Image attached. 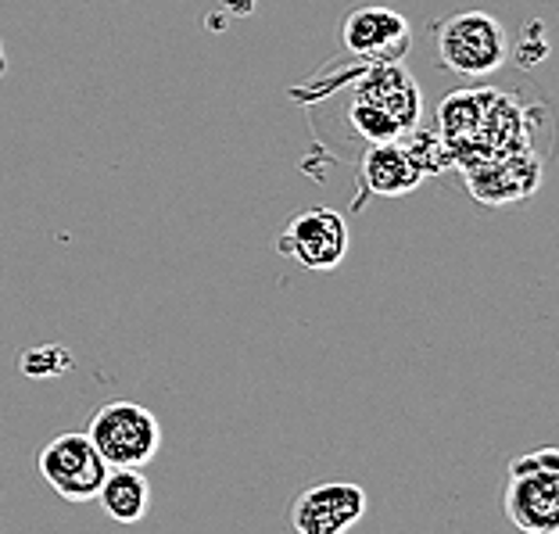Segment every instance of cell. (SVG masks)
Wrapping results in <instances>:
<instances>
[{
    "mask_svg": "<svg viewBox=\"0 0 559 534\" xmlns=\"http://www.w3.org/2000/svg\"><path fill=\"white\" fill-rule=\"evenodd\" d=\"M502 513L524 534H559V449L516 455L506 470Z\"/></svg>",
    "mask_w": 559,
    "mask_h": 534,
    "instance_id": "obj_2",
    "label": "cell"
},
{
    "mask_svg": "<svg viewBox=\"0 0 559 534\" xmlns=\"http://www.w3.org/2000/svg\"><path fill=\"white\" fill-rule=\"evenodd\" d=\"M97 499L116 524H140L151 510V480L133 466H111L100 480Z\"/></svg>",
    "mask_w": 559,
    "mask_h": 534,
    "instance_id": "obj_12",
    "label": "cell"
},
{
    "mask_svg": "<svg viewBox=\"0 0 559 534\" xmlns=\"http://www.w3.org/2000/svg\"><path fill=\"white\" fill-rule=\"evenodd\" d=\"M466 173V187L480 205H516V201H527L535 190L542 187V158L531 147L524 151H510V155L488 158L480 165H469Z\"/></svg>",
    "mask_w": 559,
    "mask_h": 534,
    "instance_id": "obj_9",
    "label": "cell"
},
{
    "mask_svg": "<svg viewBox=\"0 0 559 534\" xmlns=\"http://www.w3.org/2000/svg\"><path fill=\"white\" fill-rule=\"evenodd\" d=\"M341 40L362 66H399L413 47V29L395 8H355L341 25Z\"/></svg>",
    "mask_w": 559,
    "mask_h": 534,
    "instance_id": "obj_7",
    "label": "cell"
},
{
    "mask_svg": "<svg viewBox=\"0 0 559 534\" xmlns=\"http://www.w3.org/2000/svg\"><path fill=\"white\" fill-rule=\"evenodd\" d=\"M399 144H402V151L409 155V162L419 169V176H438V173H444L452 165V155H449V144L441 140V133H419L416 126L413 130H405L402 137H399Z\"/></svg>",
    "mask_w": 559,
    "mask_h": 534,
    "instance_id": "obj_13",
    "label": "cell"
},
{
    "mask_svg": "<svg viewBox=\"0 0 559 534\" xmlns=\"http://www.w3.org/2000/svg\"><path fill=\"white\" fill-rule=\"evenodd\" d=\"M438 122L452 165L460 169L531 147V111L513 94H502L495 86L449 94L438 108Z\"/></svg>",
    "mask_w": 559,
    "mask_h": 534,
    "instance_id": "obj_1",
    "label": "cell"
},
{
    "mask_svg": "<svg viewBox=\"0 0 559 534\" xmlns=\"http://www.w3.org/2000/svg\"><path fill=\"white\" fill-rule=\"evenodd\" d=\"M362 485L355 480H320L305 488L290 506V524L298 534H348L366 517Z\"/></svg>",
    "mask_w": 559,
    "mask_h": 534,
    "instance_id": "obj_8",
    "label": "cell"
},
{
    "mask_svg": "<svg viewBox=\"0 0 559 534\" xmlns=\"http://www.w3.org/2000/svg\"><path fill=\"white\" fill-rule=\"evenodd\" d=\"M86 438L94 441L100 460L111 466L144 470L162 449V424L158 416L130 399H116L91 416Z\"/></svg>",
    "mask_w": 559,
    "mask_h": 534,
    "instance_id": "obj_4",
    "label": "cell"
},
{
    "mask_svg": "<svg viewBox=\"0 0 559 534\" xmlns=\"http://www.w3.org/2000/svg\"><path fill=\"white\" fill-rule=\"evenodd\" d=\"M355 100H362V105H370L377 111H384V116L399 126V130H413L419 122V108H424V100H419V86L405 66H366L359 72V80L352 86Z\"/></svg>",
    "mask_w": 559,
    "mask_h": 534,
    "instance_id": "obj_10",
    "label": "cell"
},
{
    "mask_svg": "<svg viewBox=\"0 0 559 534\" xmlns=\"http://www.w3.org/2000/svg\"><path fill=\"white\" fill-rule=\"evenodd\" d=\"M348 122L355 126V133L366 137L370 144H391V140H399V137H402V130L384 116V111H377V108H370V105H362V100H352Z\"/></svg>",
    "mask_w": 559,
    "mask_h": 534,
    "instance_id": "obj_14",
    "label": "cell"
},
{
    "mask_svg": "<svg viewBox=\"0 0 559 534\" xmlns=\"http://www.w3.org/2000/svg\"><path fill=\"white\" fill-rule=\"evenodd\" d=\"M19 366H22L25 377H61L72 366V355L66 348H58V345H44V348L22 352Z\"/></svg>",
    "mask_w": 559,
    "mask_h": 534,
    "instance_id": "obj_15",
    "label": "cell"
},
{
    "mask_svg": "<svg viewBox=\"0 0 559 534\" xmlns=\"http://www.w3.org/2000/svg\"><path fill=\"white\" fill-rule=\"evenodd\" d=\"M8 72V50H4V40H0V75Z\"/></svg>",
    "mask_w": 559,
    "mask_h": 534,
    "instance_id": "obj_16",
    "label": "cell"
},
{
    "mask_svg": "<svg viewBox=\"0 0 559 534\" xmlns=\"http://www.w3.org/2000/svg\"><path fill=\"white\" fill-rule=\"evenodd\" d=\"M362 183L370 194L380 198H402V194H413V190L424 183V176L409 162V155L402 151L399 140L391 144H370L362 155Z\"/></svg>",
    "mask_w": 559,
    "mask_h": 534,
    "instance_id": "obj_11",
    "label": "cell"
},
{
    "mask_svg": "<svg viewBox=\"0 0 559 534\" xmlns=\"http://www.w3.org/2000/svg\"><path fill=\"white\" fill-rule=\"evenodd\" d=\"M348 223L337 209L316 205L298 212L295 219L284 226V234L273 240V251L290 262H298L309 273H330L337 270L348 256Z\"/></svg>",
    "mask_w": 559,
    "mask_h": 534,
    "instance_id": "obj_5",
    "label": "cell"
},
{
    "mask_svg": "<svg viewBox=\"0 0 559 534\" xmlns=\"http://www.w3.org/2000/svg\"><path fill=\"white\" fill-rule=\"evenodd\" d=\"M438 58L466 80H488L510 61V40L491 11H460L438 29Z\"/></svg>",
    "mask_w": 559,
    "mask_h": 534,
    "instance_id": "obj_3",
    "label": "cell"
},
{
    "mask_svg": "<svg viewBox=\"0 0 559 534\" xmlns=\"http://www.w3.org/2000/svg\"><path fill=\"white\" fill-rule=\"evenodd\" d=\"M40 477L47 480V488H55L66 502H94L100 491V480L108 474V463L100 460V452L94 449V441L86 435H58L50 438L40 455H36Z\"/></svg>",
    "mask_w": 559,
    "mask_h": 534,
    "instance_id": "obj_6",
    "label": "cell"
}]
</instances>
